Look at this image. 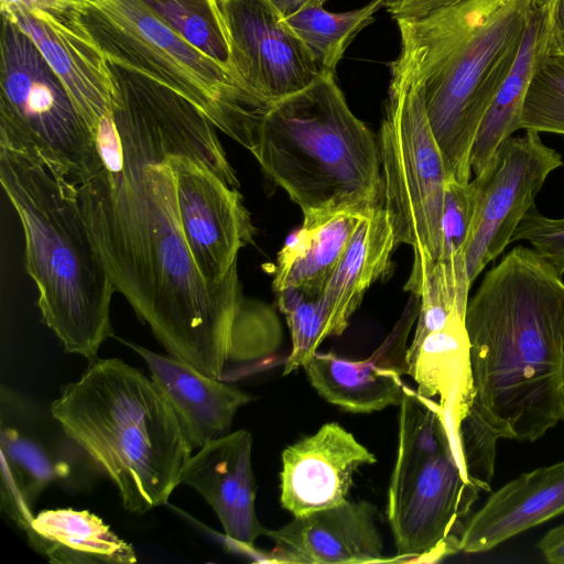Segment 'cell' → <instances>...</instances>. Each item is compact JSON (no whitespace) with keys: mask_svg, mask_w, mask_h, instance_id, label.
Wrapping results in <instances>:
<instances>
[{"mask_svg":"<svg viewBox=\"0 0 564 564\" xmlns=\"http://www.w3.org/2000/svg\"><path fill=\"white\" fill-rule=\"evenodd\" d=\"M525 241L564 274V218H551L532 206L519 224L511 242Z\"/></svg>","mask_w":564,"mask_h":564,"instance_id":"32","label":"cell"},{"mask_svg":"<svg viewBox=\"0 0 564 564\" xmlns=\"http://www.w3.org/2000/svg\"><path fill=\"white\" fill-rule=\"evenodd\" d=\"M24 531L29 544L52 563L132 564L138 561L132 545L88 510H43Z\"/></svg>","mask_w":564,"mask_h":564,"instance_id":"25","label":"cell"},{"mask_svg":"<svg viewBox=\"0 0 564 564\" xmlns=\"http://www.w3.org/2000/svg\"><path fill=\"white\" fill-rule=\"evenodd\" d=\"M1 401L2 498L13 507L32 509L36 497L53 484L75 489L100 471L90 457L65 433L61 424L48 435L34 410L13 395ZM101 473V471H100Z\"/></svg>","mask_w":564,"mask_h":564,"instance_id":"14","label":"cell"},{"mask_svg":"<svg viewBox=\"0 0 564 564\" xmlns=\"http://www.w3.org/2000/svg\"><path fill=\"white\" fill-rule=\"evenodd\" d=\"M383 8L395 21L416 19L462 0H382Z\"/></svg>","mask_w":564,"mask_h":564,"instance_id":"33","label":"cell"},{"mask_svg":"<svg viewBox=\"0 0 564 564\" xmlns=\"http://www.w3.org/2000/svg\"><path fill=\"white\" fill-rule=\"evenodd\" d=\"M376 507L368 501L345 502L294 517L267 530L275 544L271 562L299 564H368L389 562L376 525Z\"/></svg>","mask_w":564,"mask_h":564,"instance_id":"19","label":"cell"},{"mask_svg":"<svg viewBox=\"0 0 564 564\" xmlns=\"http://www.w3.org/2000/svg\"><path fill=\"white\" fill-rule=\"evenodd\" d=\"M538 549L549 563L564 564V523L546 532Z\"/></svg>","mask_w":564,"mask_h":564,"instance_id":"36","label":"cell"},{"mask_svg":"<svg viewBox=\"0 0 564 564\" xmlns=\"http://www.w3.org/2000/svg\"><path fill=\"white\" fill-rule=\"evenodd\" d=\"M312 224L380 205L378 139L350 110L335 74L272 102L248 149Z\"/></svg>","mask_w":564,"mask_h":564,"instance_id":"6","label":"cell"},{"mask_svg":"<svg viewBox=\"0 0 564 564\" xmlns=\"http://www.w3.org/2000/svg\"><path fill=\"white\" fill-rule=\"evenodd\" d=\"M564 513V460L523 473L494 491L468 518L459 551L487 552L538 524Z\"/></svg>","mask_w":564,"mask_h":564,"instance_id":"21","label":"cell"},{"mask_svg":"<svg viewBox=\"0 0 564 564\" xmlns=\"http://www.w3.org/2000/svg\"><path fill=\"white\" fill-rule=\"evenodd\" d=\"M551 0H532L529 21L514 63L500 86L476 134L470 167L479 174L500 145L520 130L521 113L532 78L547 57Z\"/></svg>","mask_w":564,"mask_h":564,"instance_id":"24","label":"cell"},{"mask_svg":"<svg viewBox=\"0 0 564 564\" xmlns=\"http://www.w3.org/2000/svg\"><path fill=\"white\" fill-rule=\"evenodd\" d=\"M0 181L21 221L42 321L66 352L94 359L113 336L116 288L90 238L76 185L34 153L6 147Z\"/></svg>","mask_w":564,"mask_h":564,"instance_id":"4","label":"cell"},{"mask_svg":"<svg viewBox=\"0 0 564 564\" xmlns=\"http://www.w3.org/2000/svg\"><path fill=\"white\" fill-rule=\"evenodd\" d=\"M143 1L188 43L232 72L229 41L217 0Z\"/></svg>","mask_w":564,"mask_h":564,"instance_id":"28","label":"cell"},{"mask_svg":"<svg viewBox=\"0 0 564 564\" xmlns=\"http://www.w3.org/2000/svg\"><path fill=\"white\" fill-rule=\"evenodd\" d=\"M382 7V0H371L361 8L334 13L324 6H310L284 20L311 51L321 72L335 74L352 40Z\"/></svg>","mask_w":564,"mask_h":564,"instance_id":"27","label":"cell"},{"mask_svg":"<svg viewBox=\"0 0 564 564\" xmlns=\"http://www.w3.org/2000/svg\"><path fill=\"white\" fill-rule=\"evenodd\" d=\"M251 453L249 431L229 432L198 448L181 477V485L194 488L213 508L226 536L246 547L268 530L256 513Z\"/></svg>","mask_w":564,"mask_h":564,"instance_id":"18","label":"cell"},{"mask_svg":"<svg viewBox=\"0 0 564 564\" xmlns=\"http://www.w3.org/2000/svg\"><path fill=\"white\" fill-rule=\"evenodd\" d=\"M562 155L538 132L510 137L469 181L473 216L465 248L470 283L511 243L513 234Z\"/></svg>","mask_w":564,"mask_h":564,"instance_id":"12","label":"cell"},{"mask_svg":"<svg viewBox=\"0 0 564 564\" xmlns=\"http://www.w3.org/2000/svg\"><path fill=\"white\" fill-rule=\"evenodd\" d=\"M283 18L310 6H324L327 0H269Z\"/></svg>","mask_w":564,"mask_h":564,"instance_id":"37","label":"cell"},{"mask_svg":"<svg viewBox=\"0 0 564 564\" xmlns=\"http://www.w3.org/2000/svg\"><path fill=\"white\" fill-rule=\"evenodd\" d=\"M236 76L271 105L311 85L321 69L269 0H217Z\"/></svg>","mask_w":564,"mask_h":564,"instance_id":"13","label":"cell"},{"mask_svg":"<svg viewBox=\"0 0 564 564\" xmlns=\"http://www.w3.org/2000/svg\"><path fill=\"white\" fill-rule=\"evenodd\" d=\"M111 110L93 130V154L76 183L94 246L138 317L172 356L224 380L245 301L238 271L208 282L177 212L173 158L216 131L193 102L109 63Z\"/></svg>","mask_w":564,"mask_h":564,"instance_id":"1","label":"cell"},{"mask_svg":"<svg viewBox=\"0 0 564 564\" xmlns=\"http://www.w3.org/2000/svg\"><path fill=\"white\" fill-rule=\"evenodd\" d=\"M50 410L65 433L142 514L167 502L193 447L161 390L118 358L89 360Z\"/></svg>","mask_w":564,"mask_h":564,"instance_id":"5","label":"cell"},{"mask_svg":"<svg viewBox=\"0 0 564 564\" xmlns=\"http://www.w3.org/2000/svg\"><path fill=\"white\" fill-rule=\"evenodd\" d=\"M395 248L391 223L381 205L359 218L340 260L317 297L328 337L345 332L365 292L390 271Z\"/></svg>","mask_w":564,"mask_h":564,"instance_id":"23","label":"cell"},{"mask_svg":"<svg viewBox=\"0 0 564 564\" xmlns=\"http://www.w3.org/2000/svg\"><path fill=\"white\" fill-rule=\"evenodd\" d=\"M177 212L185 241L200 274L215 284L237 271L239 250L254 228L239 182L213 132L173 158Z\"/></svg>","mask_w":564,"mask_h":564,"instance_id":"11","label":"cell"},{"mask_svg":"<svg viewBox=\"0 0 564 564\" xmlns=\"http://www.w3.org/2000/svg\"><path fill=\"white\" fill-rule=\"evenodd\" d=\"M68 22L109 63L175 90L217 129L249 148L270 105L231 70L188 43L143 0H96L76 10Z\"/></svg>","mask_w":564,"mask_h":564,"instance_id":"8","label":"cell"},{"mask_svg":"<svg viewBox=\"0 0 564 564\" xmlns=\"http://www.w3.org/2000/svg\"><path fill=\"white\" fill-rule=\"evenodd\" d=\"M563 275L519 245L468 300L470 409L499 438L534 442L564 420Z\"/></svg>","mask_w":564,"mask_h":564,"instance_id":"2","label":"cell"},{"mask_svg":"<svg viewBox=\"0 0 564 564\" xmlns=\"http://www.w3.org/2000/svg\"><path fill=\"white\" fill-rule=\"evenodd\" d=\"M520 128L564 134V58L541 61L525 96Z\"/></svg>","mask_w":564,"mask_h":564,"instance_id":"29","label":"cell"},{"mask_svg":"<svg viewBox=\"0 0 564 564\" xmlns=\"http://www.w3.org/2000/svg\"><path fill=\"white\" fill-rule=\"evenodd\" d=\"M1 20L0 147L34 153L76 185L93 154V132L31 39Z\"/></svg>","mask_w":564,"mask_h":564,"instance_id":"10","label":"cell"},{"mask_svg":"<svg viewBox=\"0 0 564 564\" xmlns=\"http://www.w3.org/2000/svg\"><path fill=\"white\" fill-rule=\"evenodd\" d=\"M547 56L564 58V0H551Z\"/></svg>","mask_w":564,"mask_h":564,"instance_id":"35","label":"cell"},{"mask_svg":"<svg viewBox=\"0 0 564 564\" xmlns=\"http://www.w3.org/2000/svg\"><path fill=\"white\" fill-rule=\"evenodd\" d=\"M376 456L336 422L282 452V507L294 517L335 507L348 500L354 474Z\"/></svg>","mask_w":564,"mask_h":564,"instance_id":"16","label":"cell"},{"mask_svg":"<svg viewBox=\"0 0 564 564\" xmlns=\"http://www.w3.org/2000/svg\"><path fill=\"white\" fill-rule=\"evenodd\" d=\"M22 30L62 80L91 132L111 110L116 91L102 52L68 21L21 6L0 8Z\"/></svg>","mask_w":564,"mask_h":564,"instance_id":"17","label":"cell"},{"mask_svg":"<svg viewBox=\"0 0 564 564\" xmlns=\"http://www.w3.org/2000/svg\"><path fill=\"white\" fill-rule=\"evenodd\" d=\"M420 297L411 294L386 341L365 360L316 352L303 366L313 388L329 403L351 413H371L400 405L405 384V344L417 318Z\"/></svg>","mask_w":564,"mask_h":564,"instance_id":"15","label":"cell"},{"mask_svg":"<svg viewBox=\"0 0 564 564\" xmlns=\"http://www.w3.org/2000/svg\"><path fill=\"white\" fill-rule=\"evenodd\" d=\"M471 216L473 196L469 183L459 184L454 180H448L442 214L441 258L465 256Z\"/></svg>","mask_w":564,"mask_h":564,"instance_id":"31","label":"cell"},{"mask_svg":"<svg viewBox=\"0 0 564 564\" xmlns=\"http://www.w3.org/2000/svg\"><path fill=\"white\" fill-rule=\"evenodd\" d=\"M96 0H0V8L21 6L29 10H40L68 21L72 14Z\"/></svg>","mask_w":564,"mask_h":564,"instance_id":"34","label":"cell"},{"mask_svg":"<svg viewBox=\"0 0 564 564\" xmlns=\"http://www.w3.org/2000/svg\"><path fill=\"white\" fill-rule=\"evenodd\" d=\"M362 215L337 214L303 224L280 250L274 268L273 290L295 289L318 297L340 260Z\"/></svg>","mask_w":564,"mask_h":564,"instance_id":"26","label":"cell"},{"mask_svg":"<svg viewBox=\"0 0 564 564\" xmlns=\"http://www.w3.org/2000/svg\"><path fill=\"white\" fill-rule=\"evenodd\" d=\"M384 117L378 134L381 200L395 246L414 256H442V214L448 174L431 130L420 82L390 68Z\"/></svg>","mask_w":564,"mask_h":564,"instance_id":"9","label":"cell"},{"mask_svg":"<svg viewBox=\"0 0 564 564\" xmlns=\"http://www.w3.org/2000/svg\"><path fill=\"white\" fill-rule=\"evenodd\" d=\"M399 406L387 502L392 562H437L460 552L459 533L481 489L440 404L405 386Z\"/></svg>","mask_w":564,"mask_h":564,"instance_id":"7","label":"cell"},{"mask_svg":"<svg viewBox=\"0 0 564 564\" xmlns=\"http://www.w3.org/2000/svg\"><path fill=\"white\" fill-rule=\"evenodd\" d=\"M465 317L457 314L442 324L415 328L404 357L405 375L413 379L416 391L440 404L449 427L458 434L475 395Z\"/></svg>","mask_w":564,"mask_h":564,"instance_id":"22","label":"cell"},{"mask_svg":"<svg viewBox=\"0 0 564 564\" xmlns=\"http://www.w3.org/2000/svg\"><path fill=\"white\" fill-rule=\"evenodd\" d=\"M532 0H462L398 20L390 68L421 83L427 120L448 180L468 184L479 127L521 46Z\"/></svg>","mask_w":564,"mask_h":564,"instance_id":"3","label":"cell"},{"mask_svg":"<svg viewBox=\"0 0 564 564\" xmlns=\"http://www.w3.org/2000/svg\"><path fill=\"white\" fill-rule=\"evenodd\" d=\"M148 365L151 379L174 411L194 449L227 433L239 408L252 397L229 381L209 377L172 355L120 339Z\"/></svg>","mask_w":564,"mask_h":564,"instance_id":"20","label":"cell"},{"mask_svg":"<svg viewBox=\"0 0 564 564\" xmlns=\"http://www.w3.org/2000/svg\"><path fill=\"white\" fill-rule=\"evenodd\" d=\"M275 294L292 341L283 370V375H288L303 367L317 352L328 334L317 297H307L295 289H285Z\"/></svg>","mask_w":564,"mask_h":564,"instance_id":"30","label":"cell"}]
</instances>
